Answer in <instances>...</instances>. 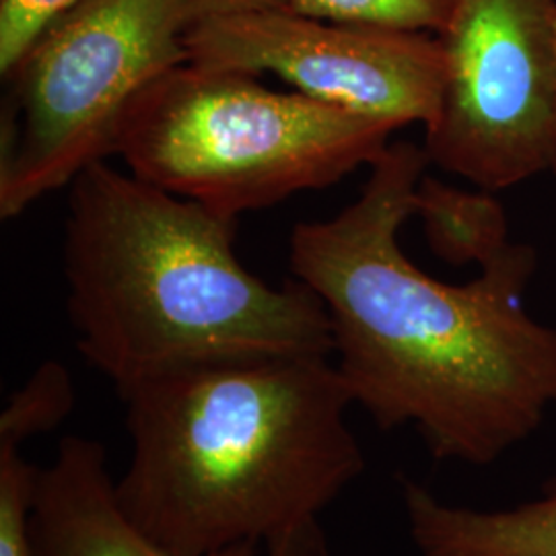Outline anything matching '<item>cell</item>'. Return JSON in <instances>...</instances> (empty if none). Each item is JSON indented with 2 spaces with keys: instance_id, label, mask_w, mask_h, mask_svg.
Wrapping results in <instances>:
<instances>
[{
  "instance_id": "cell-2",
  "label": "cell",
  "mask_w": 556,
  "mask_h": 556,
  "mask_svg": "<svg viewBox=\"0 0 556 556\" xmlns=\"http://www.w3.org/2000/svg\"><path fill=\"white\" fill-rule=\"evenodd\" d=\"M132 441L124 516L176 556L266 546L365 470L355 404L324 355L199 365L118 392Z\"/></svg>"
},
{
  "instance_id": "cell-8",
  "label": "cell",
  "mask_w": 556,
  "mask_h": 556,
  "mask_svg": "<svg viewBox=\"0 0 556 556\" xmlns=\"http://www.w3.org/2000/svg\"><path fill=\"white\" fill-rule=\"evenodd\" d=\"M34 556H176L124 516L98 439L66 435L54 459L40 468L29 519ZM239 544L211 556H260Z\"/></svg>"
},
{
  "instance_id": "cell-3",
  "label": "cell",
  "mask_w": 556,
  "mask_h": 556,
  "mask_svg": "<svg viewBox=\"0 0 556 556\" xmlns=\"http://www.w3.org/2000/svg\"><path fill=\"white\" fill-rule=\"evenodd\" d=\"M68 188L66 312L80 355L118 392L199 365L332 357L321 299L298 278L252 275L233 252L238 219L105 160Z\"/></svg>"
},
{
  "instance_id": "cell-10",
  "label": "cell",
  "mask_w": 556,
  "mask_h": 556,
  "mask_svg": "<svg viewBox=\"0 0 556 556\" xmlns=\"http://www.w3.org/2000/svg\"><path fill=\"white\" fill-rule=\"evenodd\" d=\"M417 215L439 256L454 264L482 262L495 256L507 241V220L489 192H459L439 179H420Z\"/></svg>"
},
{
  "instance_id": "cell-7",
  "label": "cell",
  "mask_w": 556,
  "mask_h": 556,
  "mask_svg": "<svg viewBox=\"0 0 556 556\" xmlns=\"http://www.w3.org/2000/svg\"><path fill=\"white\" fill-rule=\"evenodd\" d=\"M188 62L287 80L298 93L397 128L435 118L447 60L439 36L305 17L285 9L211 15Z\"/></svg>"
},
{
  "instance_id": "cell-17",
  "label": "cell",
  "mask_w": 556,
  "mask_h": 556,
  "mask_svg": "<svg viewBox=\"0 0 556 556\" xmlns=\"http://www.w3.org/2000/svg\"><path fill=\"white\" fill-rule=\"evenodd\" d=\"M551 174L556 176V140H555V157H553V169H551Z\"/></svg>"
},
{
  "instance_id": "cell-4",
  "label": "cell",
  "mask_w": 556,
  "mask_h": 556,
  "mask_svg": "<svg viewBox=\"0 0 556 556\" xmlns=\"http://www.w3.org/2000/svg\"><path fill=\"white\" fill-rule=\"evenodd\" d=\"M396 130L248 73L184 62L126 108L110 155L142 181L238 219L371 167Z\"/></svg>"
},
{
  "instance_id": "cell-9",
  "label": "cell",
  "mask_w": 556,
  "mask_h": 556,
  "mask_svg": "<svg viewBox=\"0 0 556 556\" xmlns=\"http://www.w3.org/2000/svg\"><path fill=\"white\" fill-rule=\"evenodd\" d=\"M408 534L420 556H556V480L544 495L498 511L443 503L402 480Z\"/></svg>"
},
{
  "instance_id": "cell-15",
  "label": "cell",
  "mask_w": 556,
  "mask_h": 556,
  "mask_svg": "<svg viewBox=\"0 0 556 556\" xmlns=\"http://www.w3.org/2000/svg\"><path fill=\"white\" fill-rule=\"evenodd\" d=\"M264 556H330L319 519L299 523L264 546Z\"/></svg>"
},
{
  "instance_id": "cell-12",
  "label": "cell",
  "mask_w": 556,
  "mask_h": 556,
  "mask_svg": "<svg viewBox=\"0 0 556 556\" xmlns=\"http://www.w3.org/2000/svg\"><path fill=\"white\" fill-rule=\"evenodd\" d=\"M75 386L59 361H46L0 413V433L29 441L56 429L75 408Z\"/></svg>"
},
{
  "instance_id": "cell-16",
  "label": "cell",
  "mask_w": 556,
  "mask_h": 556,
  "mask_svg": "<svg viewBox=\"0 0 556 556\" xmlns=\"http://www.w3.org/2000/svg\"><path fill=\"white\" fill-rule=\"evenodd\" d=\"M202 17L285 9V0H197Z\"/></svg>"
},
{
  "instance_id": "cell-11",
  "label": "cell",
  "mask_w": 556,
  "mask_h": 556,
  "mask_svg": "<svg viewBox=\"0 0 556 556\" xmlns=\"http://www.w3.org/2000/svg\"><path fill=\"white\" fill-rule=\"evenodd\" d=\"M459 0H285V11L316 20L441 36Z\"/></svg>"
},
{
  "instance_id": "cell-1",
  "label": "cell",
  "mask_w": 556,
  "mask_h": 556,
  "mask_svg": "<svg viewBox=\"0 0 556 556\" xmlns=\"http://www.w3.org/2000/svg\"><path fill=\"white\" fill-rule=\"evenodd\" d=\"M427 165L422 147L390 142L355 202L293 229L289 266L321 299L338 371L379 429L415 427L439 462L489 466L556 406V328L523 305L528 245L507 243L466 285L406 258L397 233Z\"/></svg>"
},
{
  "instance_id": "cell-5",
  "label": "cell",
  "mask_w": 556,
  "mask_h": 556,
  "mask_svg": "<svg viewBox=\"0 0 556 556\" xmlns=\"http://www.w3.org/2000/svg\"><path fill=\"white\" fill-rule=\"evenodd\" d=\"M197 0H80L2 75L0 217L71 186L112 151L119 118L165 71L188 62Z\"/></svg>"
},
{
  "instance_id": "cell-14",
  "label": "cell",
  "mask_w": 556,
  "mask_h": 556,
  "mask_svg": "<svg viewBox=\"0 0 556 556\" xmlns=\"http://www.w3.org/2000/svg\"><path fill=\"white\" fill-rule=\"evenodd\" d=\"M80 0H0V73L7 75L41 34Z\"/></svg>"
},
{
  "instance_id": "cell-6",
  "label": "cell",
  "mask_w": 556,
  "mask_h": 556,
  "mask_svg": "<svg viewBox=\"0 0 556 556\" xmlns=\"http://www.w3.org/2000/svg\"><path fill=\"white\" fill-rule=\"evenodd\" d=\"M439 40L447 73L425 128L429 163L489 194L551 174L556 0H459Z\"/></svg>"
},
{
  "instance_id": "cell-13",
  "label": "cell",
  "mask_w": 556,
  "mask_h": 556,
  "mask_svg": "<svg viewBox=\"0 0 556 556\" xmlns=\"http://www.w3.org/2000/svg\"><path fill=\"white\" fill-rule=\"evenodd\" d=\"M23 443L0 433V556H34L29 519L40 468L23 457Z\"/></svg>"
}]
</instances>
